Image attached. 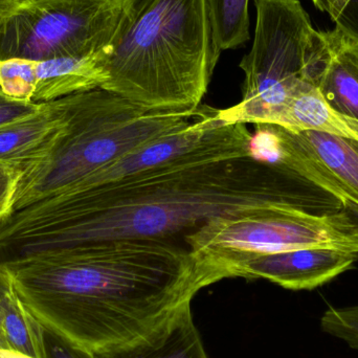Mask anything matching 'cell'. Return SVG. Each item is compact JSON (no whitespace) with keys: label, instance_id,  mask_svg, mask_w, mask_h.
Masks as SVG:
<instances>
[{"label":"cell","instance_id":"obj_19","mask_svg":"<svg viewBox=\"0 0 358 358\" xmlns=\"http://www.w3.org/2000/svg\"><path fill=\"white\" fill-rule=\"evenodd\" d=\"M42 103L15 100L0 94V126L33 115L41 108Z\"/></svg>","mask_w":358,"mask_h":358},{"label":"cell","instance_id":"obj_12","mask_svg":"<svg viewBox=\"0 0 358 358\" xmlns=\"http://www.w3.org/2000/svg\"><path fill=\"white\" fill-rule=\"evenodd\" d=\"M325 34L329 59L317 92L332 109L358 121V40L336 27Z\"/></svg>","mask_w":358,"mask_h":358},{"label":"cell","instance_id":"obj_2","mask_svg":"<svg viewBox=\"0 0 358 358\" xmlns=\"http://www.w3.org/2000/svg\"><path fill=\"white\" fill-rule=\"evenodd\" d=\"M25 308L90 355L134 342L208 286L216 269L176 239H117L2 262Z\"/></svg>","mask_w":358,"mask_h":358},{"label":"cell","instance_id":"obj_22","mask_svg":"<svg viewBox=\"0 0 358 358\" xmlns=\"http://www.w3.org/2000/svg\"><path fill=\"white\" fill-rule=\"evenodd\" d=\"M17 8L14 0H0V17L8 14Z\"/></svg>","mask_w":358,"mask_h":358},{"label":"cell","instance_id":"obj_1","mask_svg":"<svg viewBox=\"0 0 358 358\" xmlns=\"http://www.w3.org/2000/svg\"><path fill=\"white\" fill-rule=\"evenodd\" d=\"M252 141L244 124H225L199 148L136 178L15 210L0 224V260L110 240L183 241L217 217L268 208L344 210L307 179L255 157Z\"/></svg>","mask_w":358,"mask_h":358},{"label":"cell","instance_id":"obj_9","mask_svg":"<svg viewBox=\"0 0 358 358\" xmlns=\"http://www.w3.org/2000/svg\"><path fill=\"white\" fill-rule=\"evenodd\" d=\"M197 255L217 269L223 280L264 279L292 290L320 287L352 268L358 260L357 252L323 248L271 254L223 252Z\"/></svg>","mask_w":358,"mask_h":358},{"label":"cell","instance_id":"obj_15","mask_svg":"<svg viewBox=\"0 0 358 358\" xmlns=\"http://www.w3.org/2000/svg\"><path fill=\"white\" fill-rule=\"evenodd\" d=\"M215 42L221 52L250 40L248 0H208Z\"/></svg>","mask_w":358,"mask_h":358},{"label":"cell","instance_id":"obj_8","mask_svg":"<svg viewBox=\"0 0 358 358\" xmlns=\"http://www.w3.org/2000/svg\"><path fill=\"white\" fill-rule=\"evenodd\" d=\"M252 155L283 166L358 212V142L317 130L256 124Z\"/></svg>","mask_w":358,"mask_h":358},{"label":"cell","instance_id":"obj_18","mask_svg":"<svg viewBox=\"0 0 358 358\" xmlns=\"http://www.w3.org/2000/svg\"><path fill=\"white\" fill-rule=\"evenodd\" d=\"M22 171L0 166V224L14 213Z\"/></svg>","mask_w":358,"mask_h":358},{"label":"cell","instance_id":"obj_10","mask_svg":"<svg viewBox=\"0 0 358 358\" xmlns=\"http://www.w3.org/2000/svg\"><path fill=\"white\" fill-rule=\"evenodd\" d=\"M67 96L42 103L33 115L0 126V166L24 171L48 155L64 130Z\"/></svg>","mask_w":358,"mask_h":358},{"label":"cell","instance_id":"obj_11","mask_svg":"<svg viewBox=\"0 0 358 358\" xmlns=\"http://www.w3.org/2000/svg\"><path fill=\"white\" fill-rule=\"evenodd\" d=\"M94 358H208L185 305L153 331L134 342L94 355Z\"/></svg>","mask_w":358,"mask_h":358},{"label":"cell","instance_id":"obj_25","mask_svg":"<svg viewBox=\"0 0 358 358\" xmlns=\"http://www.w3.org/2000/svg\"><path fill=\"white\" fill-rule=\"evenodd\" d=\"M348 212L350 213L351 215H352L353 218H355V220H357V222L358 223V212H350V210H348Z\"/></svg>","mask_w":358,"mask_h":358},{"label":"cell","instance_id":"obj_23","mask_svg":"<svg viewBox=\"0 0 358 358\" xmlns=\"http://www.w3.org/2000/svg\"><path fill=\"white\" fill-rule=\"evenodd\" d=\"M0 358H33L17 352V351L10 350V349L0 348Z\"/></svg>","mask_w":358,"mask_h":358},{"label":"cell","instance_id":"obj_21","mask_svg":"<svg viewBox=\"0 0 358 358\" xmlns=\"http://www.w3.org/2000/svg\"><path fill=\"white\" fill-rule=\"evenodd\" d=\"M13 292H14V285H13L12 278L3 263L0 262V345L4 349H6V346L1 331L2 315H3L4 307L10 300Z\"/></svg>","mask_w":358,"mask_h":358},{"label":"cell","instance_id":"obj_6","mask_svg":"<svg viewBox=\"0 0 358 358\" xmlns=\"http://www.w3.org/2000/svg\"><path fill=\"white\" fill-rule=\"evenodd\" d=\"M123 0H38L0 17V61L90 56L108 45Z\"/></svg>","mask_w":358,"mask_h":358},{"label":"cell","instance_id":"obj_24","mask_svg":"<svg viewBox=\"0 0 358 358\" xmlns=\"http://www.w3.org/2000/svg\"><path fill=\"white\" fill-rule=\"evenodd\" d=\"M16 2L17 8L18 6H27V4L33 3V2L38 1V0H14Z\"/></svg>","mask_w":358,"mask_h":358},{"label":"cell","instance_id":"obj_26","mask_svg":"<svg viewBox=\"0 0 358 358\" xmlns=\"http://www.w3.org/2000/svg\"><path fill=\"white\" fill-rule=\"evenodd\" d=\"M0 348H2L1 345H0Z\"/></svg>","mask_w":358,"mask_h":358},{"label":"cell","instance_id":"obj_4","mask_svg":"<svg viewBox=\"0 0 358 358\" xmlns=\"http://www.w3.org/2000/svg\"><path fill=\"white\" fill-rule=\"evenodd\" d=\"M208 108L201 104L185 110H155L102 88L67 96L64 130L48 155L22 172L14 212L69 193L96 170L178 131Z\"/></svg>","mask_w":358,"mask_h":358},{"label":"cell","instance_id":"obj_13","mask_svg":"<svg viewBox=\"0 0 358 358\" xmlns=\"http://www.w3.org/2000/svg\"><path fill=\"white\" fill-rule=\"evenodd\" d=\"M292 130H317L358 142V121L332 109L317 88L288 101L271 123Z\"/></svg>","mask_w":358,"mask_h":358},{"label":"cell","instance_id":"obj_17","mask_svg":"<svg viewBox=\"0 0 358 358\" xmlns=\"http://www.w3.org/2000/svg\"><path fill=\"white\" fill-rule=\"evenodd\" d=\"M336 23V29L358 40V0H334L320 6Z\"/></svg>","mask_w":358,"mask_h":358},{"label":"cell","instance_id":"obj_20","mask_svg":"<svg viewBox=\"0 0 358 358\" xmlns=\"http://www.w3.org/2000/svg\"><path fill=\"white\" fill-rule=\"evenodd\" d=\"M45 336L50 358H94V355L71 346L46 330Z\"/></svg>","mask_w":358,"mask_h":358},{"label":"cell","instance_id":"obj_14","mask_svg":"<svg viewBox=\"0 0 358 358\" xmlns=\"http://www.w3.org/2000/svg\"><path fill=\"white\" fill-rule=\"evenodd\" d=\"M6 349L33 358H50L45 329L13 292L4 307L1 323Z\"/></svg>","mask_w":358,"mask_h":358},{"label":"cell","instance_id":"obj_5","mask_svg":"<svg viewBox=\"0 0 358 358\" xmlns=\"http://www.w3.org/2000/svg\"><path fill=\"white\" fill-rule=\"evenodd\" d=\"M256 29L243 57L242 99L219 109L225 124H269L298 94L317 88L329 59L325 31L313 29L300 0H255Z\"/></svg>","mask_w":358,"mask_h":358},{"label":"cell","instance_id":"obj_3","mask_svg":"<svg viewBox=\"0 0 358 358\" xmlns=\"http://www.w3.org/2000/svg\"><path fill=\"white\" fill-rule=\"evenodd\" d=\"M221 50L208 0H123L102 90L155 110L197 108Z\"/></svg>","mask_w":358,"mask_h":358},{"label":"cell","instance_id":"obj_7","mask_svg":"<svg viewBox=\"0 0 358 358\" xmlns=\"http://www.w3.org/2000/svg\"><path fill=\"white\" fill-rule=\"evenodd\" d=\"M192 252L271 254L302 248H334L358 254V223L345 208L315 215L273 208L241 216L217 217L185 236Z\"/></svg>","mask_w":358,"mask_h":358},{"label":"cell","instance_id":"obj_16","mask_svg":"<svg viewBox=\"0 0 358 358\" xmlns=\"http://www.w3.org/2000/svg\"><path fill=\"white\" fill-rule=\"evenodd\" d=\"M324 332L358 350V306L330 308L321 320Z\"/></svg>","mask_w":358,"mask_h":358}]
</instances>
